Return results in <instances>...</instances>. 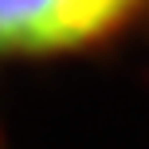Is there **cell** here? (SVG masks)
Listing matches in <instances>:
<instances>
[{
  "instance_id": "6da1fadb",
  "label": "cell",
  "mask_w": 149,
  "mask_h": 149,
  "mask_svg": "<svg viewBox=\"0 0 149 149\" xmlns=\"http://www.w3.org/2000/svg\"><path fill=\"white\" fill-rule=\"evenodd\" d=\"M149 0H0V59H59L126 36Z\"/></svg>"
}]
</instances>
